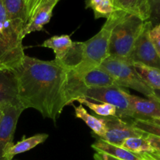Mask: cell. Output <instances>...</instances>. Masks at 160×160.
Instances as JSON below:
<instances>
[{
    "instance_id": "1",
    "label": "cell",
    "mask_w": 160,
    "mask_h": 160,
    "mask_svg": "<svg viewBox=\"0 0 160 160\" xmlns=\"http://www.w3.org/2000/svg\"><path fill=\"white\" fill-rule=\"evenodd\" d=\"M19 86V101L24 109L32 108L56 122L64 107L82 98L85 86L74 71L56 60L25 56L14 70Z\"/></svg>"
},
{
    "instance_id": "2",
    "label": "cell",
    "mask_w": 160,
    "mask_h": 160,
    "mask_svg": "<svg viewBox=\"0 0 160 160\" xmlns=\"http://www.w3.org/2000/svg\"><path fill=\"white\" fill-rule=\"evenodd\" d=\"M25 23L11 20L0 0V70H16L25 57L23 31Z\"/></svg>"
},
{
    "instance_id": "3",
    "label": "cell",
    "mask_w": 160,
    "mask_h": 160,
    "mask_svg": "<svg viewBox=\"0 0 160 160\" xmlns=\"http://www.w3.org/2000/svg\"><path fill=\"white\" fill-rule=\"evenodd\" d=\"M124 13V11L116 9L106 19L102 29L92 38L83 42L82 61L74 71L80 78L90 70L99 67L102 62L109 57L112 31Z\"/></svg>"
},
{
    "instance_id": "4",
    "label": "cell",
    "mask_w": 160,
    "mask_h": 160,
    "mask_svg": "<svg viewBox=\"0 0 160 160\" xmlns=\"http://www.w3.org/2000/svg\"><path fill=\"white\" fill-rule=\"evenodd\" d=\"M145 23V21L137 16L125 12L112 31L109 56L128 62Z\"/></svg>"
},
{
    "instance_id": "5",
    "label": "cell",
    "mask_w": 160,
    "mask_h": 160,
    "mask_svg": "<svg viewBox=\"0 0 160 160\" xmlns=\"http://www.w3.org/2000/svg\"><path fill=\"white\" fill-rule=\"evenodd\" d=\"M99 67L106 70L115 80L119 87L129 88L143 94L148 98L156 95L155 91L143 81L134 67L127 61L109 56Z\"/></svg>"
},
{
    "instance_id": "6",
    "label": "cell",
    "mask_w": 160,
    "mask_h": 160,
    "mask_svg": "<svg viewBox=\"0 0 160 160\" xmlns=\"http://www.w3.org/2000/svg\"><path fill=\"white\" fill-rule=\"evenodd\" d=\"M128 95L129 92L121 87L85 88L81 98L112 105L117 109V117L131 119V105Z\"/></svg>"
},
{
    "instance_id": "7",
    "label": "cell",
    "mask_w": 160,
    "mask_h": 160,
    "mask_svg": "<svg viewBox=\"0 0 160 160\" xmlns=\"http://www.w3.org/2000/svg\"><path fill=\"white\" fill-rule=\"evenodd\" d=\"M152 28V22L148 20L145 21L143 31L138 38L128 62L131 65L142 63L160 70V57L150 40L149 31Z\"/></svg>"
},
{
    "instance_id": "8",
    "label": "cell",
    "mask_w": 160,
    "mask_h": 160,
    "mask_svg": "<svg viewBox=\"0 0 160 160\" xmlns=\"http://www.w3.org/2000/svg\"><path fill=\"white\" fill-rule=\"evenodd\" d=\"M106 123V131L99 138L113 144L120 145L128 138L146 137L148 134L133 125L132 122L128 123L117 117H105Z\"/></svg>"
},
{
    "instance_id": "9",
    "label": "cell",
    "mask_w": 160,
    "mask_h": 160,
    "mask_svg": "<svg viewBox=\"0 0 160 160\" xmlns=\"http://www.w3.org/2000/svg\"><path fill=\"white\" fill-rule=\"evenodd\" d=\"M25 110L20 105L7 106L3 109V114L0 120V160H2L6 150L13 144L17 122L22 112Z\"/></svg>"
},
{
    "instance_id": "10",
    "label": "cell",
    "mask_w": 160,
    "mask_h": 160,
    "mask_svg": "<svg viewBox=\"0 0 160 160\" xmlns=\"http://www.w3.org/2000/svg\"><path fill=\"white\" fill-rule=\"evenodd\" d=\"M128 99L131 105V119H160V101L156 95L151 98H144L129 93Z\"/></svg>"
},
{
    "instance_id": "11",
    "label": "cell",
    "mask_w": 160,
    "mask_h": 160,
    "mask_svg": "<svg viewBox=\"0 0 160 160\" xmlns=\"http://www.w3.org/2000/svg\"><path fill=\"white\" fill-rule=\"evenodd\" d=\"M10 105H20L17 75L13 70H0V108Z\"/></svg>"
},
{
    "instance_id": "12",
    "label": "cell",
    "mask_w": 160,
    "mask_h": 160,
    "mask_svg": "<svg viewBox=\"0 0 160 160\" xmlns=\"http://www.w3.org/2000/svg\"><path fill=\"white\" fill-rule=\"evenodd\" d=\"M59 0H48L42 3L37 9L31 20L27 23L23 31V37L35 31H40L44 26L50 21L52 16V11Z\"/></svg>"
},
{
    "instance_id": "13",
    "label": "cell",
    "mask_w": 160,
    "mask_h": 160,
    "mask_svg": "<svg viewBox=\"0 0 160 160\" xmlns=\"http://www.w3.org/2000/svg\"><path fill=\"white\" fill-rule=\"evenodd\" d=\"M116 9L137 16L144 21L151 17V0H112Z\"/></svg>"
},
{
    "instance_id": "14",
    "label": "cell",
    "mask_w": 160,
    "mask_h": 160,
    "mask_svg": "<svg viewBox=\"0 0 160 160\" xmlns=\"http://www.w3.org/2000/svg\"><path fill=\"white\" fill-rule=\"evenodd\" d=\"M92 148L96 152L104 153L112 157L121 160H145L142 154H137L123 148L120 145H113L98 138L92 145Z\"/></svg>"
},
{
    "instance_id": "15",
    "label": "cell",
    "mask_w": 160,
    "mask_h": 160,
    "mask_svg": "<svg viewBox=\"0 0 160 160\" xmlns=\"http://www.w3.org/2000/svg\"><path fill=\"white\" fill-rule=\"evenodd\" d=\"M81 80L86 88L119 87L115 80L101 67L90 70L81 77Z\"/></svg>"
},
{
    "instance_id": "16",
    "label": "cell",
    "mask_w": 160,
    "mask_h": 160,
    "mask_svg": "<svg viewBox=\"0 0 160 160\" xmlns=\"http://www.w3.org/2000/svg\"><path fill=\"white\" fill-rule=\"evenodd\" d=\"M48 134H37L28 138H23L17 144H12L5 152L2 160H12L16 155L26 152L47 140Z\"/></svg>"
},
{
    "instance_id": "17",
    "label": "cell",
    "mask_w": 160,
    "mask_h": 160,
    "mask_svg": "<svg viewBox=\"0 0 160 160\" xmlns=\"http://www.w3.org/2000/svg\"><path fill=\"white\" fill-rule=\"evenodd\" d=\"M73 106L74 108L76 117L82 120L86 123V125L91 128L95 135L98 136V138H102L104 135L106 131V123L105 117L91 115L81 104L78 106H75L73 105Z\"/></svg>"
},
{
    "instance_id": "18",
    "label": "cell",
    "mask_w": 160,
    "mask_h": 160,
    "mask_svg": "<svg viewBox=\"0 0 160 160\" xmlns=\"http://www.w3.org/2000/svg\"><path fill=\"white\" fill-rule=\"evenodd\" d=\"M73 42L67 34L52 36L41 45L42 47L50 48L55 53V60L60 61L71 48Z\"/></svg>"
},
{
    "instance_id": "19",
    "label": "cell",
    "mask_w": 160,
    "mask_h": 160,
    "mask_svg": "<svg viewBox=\"0 0 160 160\" xmlns=\"http://www.w3.org/2000/svg\"><path fill=\"white\" fill-rule=\"evenodd\" d=\"M132 66L152 90L160 91V70L142 63H134Z\"/></svg>"
},
{
    "instance_id": "20",
    "label": "cell",
    "mask_w": 160,
    "mask_h": 160,
    "mask_svg": "<svg viewBox=\"0 0 160 160\" xmlns=\"http://www.w3.org/2000/svg\"><path fill=\"white\" fill-rule=\"evenodd\" d=\"M9 20H20L27 24L26 0H2Z\"/></svg>"
},
{
    "instance_id": "21",
    "label": "cell",
    "mask_w": 160,
    "mask_h": 160,
    "mask_svg": "<svg viewBox=\"0 0 160 160\" xmlns=\"http://www.w3.org/2000/svg\"><path fill=\"white\" fill-rule=\"evenodd\" d=\"M83 57V42H73L71 48L68 51L63 59L60 61H56L65 67L75 71L82 61Z\"/></svg>"
},
{
    "instance_id": "22",
    "label": "cell",
    "mask_w": 160,
    "mask_h": 160,
    "mask_svg": "<svg viewBox=\"0 0 160 160\" xmlns=\"http://www.w3.org/2000/svg\"><path fill=\"white\" fill-rule=\"evenodd\" d=\"M123 148L137 154L154 153V149L146 137H131L125 139L120 145Z\"/></svg>"
},
{
    "instance_id": "23",
    "label": "cell",
    "mask_w": 160,
    "mask_h": 160,
    "mask_svg": "<svg viewBox=\"0 0 160 160\" xmlns=\"http://www.w3.org/2000/svg\"><path fill=\"white\" fill-rule=\"evenodd\" d=\"M86 8L93 10L95 19L109 18L116 10L112 0H87Z\"/></svg>"
},
{
    "instance_id": "24",
    "label": "cell",
    "mask_w": 160,
    "mask_h": 160,
    "mask_svg": "<svg viewBox=\"0 0 160 160\" xmlns=\"http://www.w3.org/2000/svg\"><path fill=\"white\" fill-rule=\"evenodd\" d=\"M77 102H79L81 105H85L98 117H117V109L115 106L110 104L100 102L95 103L86 98H80Z\"/></svg>"
},
{
    "instance_id": "25",
    "label": "cell",
    "mask_w": 160,
    "mask_h": 160,
    "mask_svg": "<svg viewBox=\"0 0 160 160\" xmlns=\"http://www.w3.org/2000/svg\"><path fill=\"white\" fill-rule=\"evenodd\" d=\"M133 125L138 129L150 135L160 138V119L152 120H134Z\"/></svg>"
},
{
    "instance_id": "26",
    "label": "cell",
    "mask_w": 160,
    "mask_h": 160,
    "mask_svg": "<svg viewBox=\"0 0 160 160\" xmlns=\"http://www.w3.org/2000/svg\"><path fill=\"white\" fill-rule=\"evenodd\" d=\"M149 37L158 56L160 57V23L151 28Z\"/></svg>"
},
{
    "instance_id": "27",
    "label": "cell",
    "mask_w": 160,
    "mask_h": 160,
    "mask_svg": "<svg viewBox=\"0 0 160 160\" xmlns=\"http://www.w3.org/2000/svg\"><path fill=\"white\" fill-rule=\"evenodd\" d=\"M42 2L43 0H26L27 23L31 20L38 8L42 5Z\"/></svg>"
},
{
    "instance_id": "28",
    "label": "cell",
    "mask_w": 160,
    "mask_h": 160,
    "mask_svg": "<svg viewBox=\"0 0 160 160\" xmlns=\"http://www.w3.org/2000/svg\"><path fill=\"white\" fill-rule=\"evenodd\" d=\"M147 138H148V142H150L152 147L153 149H154L155 154L160 156V138L157 137V136L148 134Z\"/></svg>"
},
{
    "instance_id": "29",
    "label": "cell",
    "mask_w": 160,
    "mask_h": 160,
    "mask_svg": "<svg viewBox=\"0 0 160 160\" xmlns=\"http://www.w3.org/2000/svg\"><path fill=\"white\" fill-rule=\"evenodd\" d=\"M94 160H121L116 159V158L112 157L109 155L104 154V153L95 152L94 155Z\"/></svg>"
},
{
    "instance_id": "30",
    "label": "cell",
    "mask_w": 160,
    "mask_h": 160,
    "mask_svg": "<svg viewBox=\"0 0 160 160\" xmlns=\"http://www.w3.org/2000/svg\"><path fill=\"white\" fill-rule=\"evenodd\" d=\"M151 6H155L156 12L160 16V0H151Z\"/></svg>"
},
{
    "instance_id": "31",
    "label": "cell",
    "mask_w": 160,
    "mask_h": 160,
    "mask_svg": "<svg viewBox=\"0 0 160 160\" xmlns=\"http://www.w3.org/2000/svg\"><path fill=\"white\" fill-rule=\"evenodd\" d=\"M142 156H143L145 160H156V159H155L154 158H153L152 156L149 154V153H143V154H142Z\"/></svg>"
},
{
    "instance_id": "32",
    "label": "cell",
    "mask_w": 160,
    "mask_h": 160,
    "mask_svg": "<svg viewBox=\"0 0 160 160\" xmlns=\"http://www.w3.org/2000/svg\"><path fill=\"white\" fill-rule=\"evenodd\" d=\"M149 154L151 155V156H152V157L154 158L155 159H156V160H160V156H158V155L155 154V153H149Z\"/></svg>"
},
{
    "instance_id": "33",
    "label": "cell",
    "mask_w": 160,
    "mask_h": 160,
    "mask_svg": "<svg viewBox=\"0 0 160 160\" xmlns=\"http://www.w3.org/2000/svg\"><path fill=\"white\" fill-rule=\"evenodd\" d=\"M2 114H3V109L0 108V120H1L2 117Z\"/></svg>"
},
{
    "instance_id": "34",
    "label": "cell",
    "mask_w": 160,
    "mask_h": 160,
    "mask_svg": "<svg viewBox=\"0 0 160 160\" xmlns=\"http://www.w3.org/2000/svg\"><path fill=\"white\" fill-rule=\"evenodd\" d=\"M46 1H48V0H43V2H42V3H44V2H46Z\"/></svg>"
},
{
    "instance_id": "35",
    "label": "cell",
    "mask_w": 160,
    "mask_h": 160,
    "mask_svg": "<svg viewBox=\"0 0 160 160\" xmlns=\"http://www.w3.org/2000/svg\"><path fill=\"white\" fill-rule=\"evenodd\" d=\"M156 97H157V96H156ZM157 98H158V97H157ZM159 98V101H160V98Z\"/></svg>"
}]
</instances>
